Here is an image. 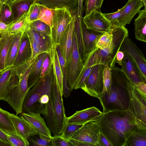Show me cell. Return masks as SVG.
<instances>
[{
    "instance_id": "cell-48",
    "label": "cell",
    "mask_w": 146,
    "mask_h": 146,
    "mask_svg": "<svg viewBox=\"0 0 146 146\" xmlns=\"http://www.w3.org/2000/svg\"><path fill=\"white\" fill-rule=\"evenodd\" d=\"M97 0H86L85 4L84 11L85 16L87 15L96 10V3Z\"/></svg>"
},
{
    "instance_id": "cell-4",
    "label": "cell",
    "mask_w": 146,
    "mask_h": 146,
    "mask_svg": "<svg viewBox=\"0 0 146 146\" xmlns=\"http://www.w3.org/2000/svg\"><path fill=\"white\" fill-rule=\"evenodd\" d=\"M53 76L52 68L48 75L40 78L29 90L23 102L22 112L30 111L42 114L44 109L39 101L43 95L50 91Z\"/></svg>"
},
{
    "instance_id": "cell-43",
    "label": "cell",
    "mask_w": 146,
    "mask_h": 146,
    "mask_svg": "<svg viewBox=\"0 0 146 146\" xmlns=\"http://www.w3.org/2000/svg\"><path fill=\"white\" fill-rule=\"evenodd\" d=\"M25 32L29 38L31 49V54L29 59L33 60L40 54L41 53L39 47L35 40L33 36L30 32L27 29Z\"/></svg>"
},
{
    "instance_id": "cell-2",
    "label": "cell",
    "mask_w": 146,
    "mask_h": 146,
    "mask_svg": "<svg viewBox=\"0 0 146 146\" xmlns=\"http://www.w3.org/2000/svg\"><path fill=\"white\" fill-rule=\"evenodd\" d=\"M111 82L109 93H102L98 98L103 113L115 110H128L129 88L131 82L121 68L115 66L111 69Z\"/></svg>"
},
{
    "instance_id": "cell-35",
    "label": "cell",
    "mask_w": 146,
    "mask_h": 146,
    "mask_svg": "<svg viewBox=\"0 0 146 146\" xmlns=\"http://www.w3.org/2000/svg\"><path fill=\"white\" fill-rule=\"evenodd\" d=\"M14 20V15L9 4L0 3V21L9 24Z\"/></svg>"
},
{
    "instance_id": "cell-6",
    "label": "cell",
    "mask_w": 146,
    "mask_h": 146,
    "mask_svg": "<svg viewBox=\"0 0 146 146\" xmlns=\"http://www.w3.org/2000/svg\"><path fill=\"white\" fill-rule=\"evenodd\" d=\"M83 66L74 30L70 56L68 63L66 66L67 84L71 91L74 89Z\"/></svg>"
},
{
    "instance_id": "cell-12",
    "label": "cell",
    "mask_w": 146,
    "mask_h": 146,
    "mask_svg": "<svg viewBox=\"0 0 146 146\" xmlns=\"http://www.w3.org/2000/svg\"><path fill=\"white\" fill-rule=\"evenodd\" d=\"M83 21L88 29L104 33L110 32L111 26L100 11L96 10L82 17Z\"/></svg>"
},
{
    "instance_id": "cell-57",
    "label": "cell",
    "mask_w": 146,
    "mask_h": 146,
    "mask_svg": "<svg viewBox=\"0 0 146 146\" xmlns=\"http://www.w3.org/2000/svg\"><path fill=\"white\" fill-rule=\"evenodd\" d=\"M13 0H6L5 2L7 4H9Z\"/></svg>"
},
{
    "instance_id": "cell-44",
    "label": "cell",
    "mask_w": 146,
    "mask_h": 146,
    "mask_svg": "<svg viewBox=\"0 0 146 146\" xmlns=\"http://www.w3.org/2000/svg\"><path fill=\"white\" fill-rule=\"evenodd\" d=\"M122 8L118 11L111 13H103L104 17L110 23L112 28L120 26L118 21V19L121 14Z\"/></svg>"
},
{
    "instance_id": "cell-51",
    "label": "cell",
    "mask_w": 146,
    "mask_h": 146,
    "mask_svg": "<svg viewBox=\"0 0 146 146\" xmlns=\"http://www.w3.org/2000/svg\"><path fill=\"white\" fill-rule=\"evenodd\" d=\"M69 140L74 146H95L92 144L73 139H70Z\"/></svg>"
},
{
    "instance_id": "cell-58",
    "label": "cell",
    "mask_w": 146,
    "mask_h": 146,
    "mask_svg": "<svg viewBox=\"0 0 146 146\" xmlns=\"http://www.w3.org/2000/svg\"><path fill=\"white\" fill-rule=\"evenodd\" d=\"M143 1L144 5V9H146V0H143Z\"/></svg>"
},
{
    "instance_id": "cell-46",
    "label": "cell",
    "mask_w": 146,
    "mask_h": 146,
    "mask_svg": "<svg viewBox=\"0 0 146 146\" xmlns=\"http://www.w3.org/2000/svg\"><path fill=\"white\" fill-rule=\"evenodd\" d=\"M51 142L52 146H74L69 139L63 138L61 135L52 136Z\"/></svg>"
},
{
    "instance_id": "cell-33",
    "label": "cell",
    "mask_w": 146,
    "mask_h": 146,
    "mask_svg": "<svg viewBox=\"0 0 146 146\" xmlns=\"http://www.w3.org/2000/svg\"><path fill=\"white\" fill-rule=\"evenodd\" d=\"M56 50L63 75V95L65 97H68L70 95L71 91L68 87L67 84L65 61L58 46L56 47Z\"/></svg>"
},
{
    "instance_id": "cell-21",
    "label": "cell",
    "mask_w": 146,
    "mask_h": 146,
    "mask_svg": "<svg viewBox=\"0 0 146 146\" xmlns=\"http://www.w3.org/2000/svg\"><path fill=\"white\" fill-rule=\"evenodd\" d=\"M38 4L48 8L56 9L66 8L72 14H77L78 0H36Z\"/></svg>"
},
{
    "instance_id": "cell-28",
    "label": "cell",
    "mask_w": 146,
    "mask_h": 146,
    "mask_svg": "<svg viewBox=\"0 0 146 146\" xmlns=\"http://www.w3.org/2000/svg\"><path fill=\"white\" fill-rule=\"evenodd\" d=\"M27 29L32 35L41 53H47L52 46L50 36L31 29L28 27Z\"/></svg>"
},
{
    "instance_id": "cell-61",
    "label": "cell",
    "mask_w": 146,
    "mask_h": 146,
    "mask_svg": "<svg viewBox=\"0 0 146 146\" xmlns=\"http://www.w3.org/2000/svg\"><path fill=\"white\" fill-rule=\"evenodd\" d=\"M1 31L0 30V33H1Z\"/></svg>"
},
{
    "instance_id": "cell-14",
    "label": "cell",
    "mask_w": 146,
    "mask_h": 146,
    "mask_svg": "<svg viewBox=\"0 0 146 146\" xmlns=\"http://www.w3.org/2000/svg\"><path fill=\"white\" fill-rule=\"evenodd\" d=\"M11 122L16 133L28 140L31 136L38 134L31 124L21 116L4 110Z\"/></svg>"
},
{
    "instance_id": "cell-3",
    "label": "cell",
    "mask_w": 146,
    "mask_h": 146,
    "mask_svg": "<svg viewBox=\"0 0 146 146\" xmlns=\"http://www.w3.org/2000/svg\"><path fill=\"white\" fill-rule=\"evenodd\" d=\"M62 96L58 85L53 80L50 99L42 114L54 135H61L66 122Z\"/></svg>"
},
{
    "instance_id": "cell-42",
    "label": "cell",
    "mask_w": 146,
    "mask_h": 146,
    "mask_svg": "<svg viewBox=\"0 0 146 146\" xmlns=\"http://www.w3.org/2000/svg\"><path fill=\"white\" fill-rule=\"evenodd\" d=\"M111 31L103 34L96 44V48L102 49L108 47L110 45L112 40Z\"/></svg>"
},
{
    "instance_id": "cell-47",
    "label": "cell",
    "mask_w": 146,
    "mask_h": 146,
    "mask_svg": "<svg viewBox=\"0 0 146 146\" xmlns=\"http://www.w3.org/2000/svg\"><path fill=\"white\" fill-rule=\"evenodd\" d=\"M36 135L31 136L29 140L32 145L35 146H52L51 141L46 140Z\"/></svg>"
},
{
    "instance_id": "cell-24",
    "label": "cell",
    "mask_w": 146,
    "mask_h": 146,
    "mask_svg": "<svg viewBox=\"0 0 146 146\" xmlns=\"http://www.w3.org/2000/svg\"><path fill=\"white\" fill-rule=\"evenodd\" d=\"M16 75L13 66L0 72V100L5 101L8 91Z\"/></svg>"
},
{
    "instance_id": "cell-41",
    "label": "cell",
    "mask_w": 146,
    "mask_h": 146,
    "mask_svg": "<svg viewBox=\"0 0 146 146\" xmlns=\"http://www.w3.org/2000/svg\"><path fill=\"white\" fill-rule=\"evenodd\" d=\"M40 12L39 5L36 1L31 5L27 12V18L29 23L38 20Z\"/></svg>"
},
{
    "instance_id": "cell-59",
    "label": "cell",
    "mask_w": 146,
    "mask_h": 146,
    "mask_svg": "<svg viewBox=\"0 0 146 146\" xmlns=\"http://www.w3.org/2000/svg\"><path fill=\"white\" fill-rule=\"evenodd\" d=\"M6 0H0V3L5 2Z\"/></svg>"
},
{
    "instance_id": "cell-7",
    "label": "cell",
    "mask_w": 146,
    "mask_h": 146,
    "mask_svg": "<svg viewBox=\"0 0 146 146\" xmlns=\"http://www.w3.org/2000/svg\"><path fill=\"white\" fill-rule=\"evenodd\" d=\"M70 11L65 8L54 9L53 24L51 28L52 45H59L61 38L72 17Z\"/></svg>"
},
{
    "instance_id": "cell-19",
    "label": "cell",
    "mask_w": 146,
    "mask_h": 146,
    "mask_svg": "<svg viewBox=\"0 0 146 146\" xmlns=\"http://www.w3.org/2000/svg\"><path fill=\"white\" fill-rule=\"evenodd\" d=\"M144 6L143 0H128L122 8L121 15L118 19L120 26L130 24L135 15Z\"/></svg>"
},
{
    "instance_id": "cell-54",
    "label": "cell",
    "mask_w": 146,
    "mask_h": 146,
    "mask_svg": "<svg viewBox=\"0 0 146 146\" xmlns=\"http://www.w3.org/2000/svg\"><path fill=\"white\" fill-rule=\"evenodd\" d=\"M83 1V0H78L77 17H82Z\"/></svg>"
},
{
    "instance_id": "cell-52",
    "label": "cell",
    "mask_w": 146,
    "mask_h": 146,
    "mask_svg": "<svg viewBox=\"0 0 146 146\" xmlns=\"http://www.w3.org/2000/svg\"><path fill=\"white\" fill-rule=\"evenodd\" d=\"M124 56V53L123 52L119 50L117 52L115 57V63L118 64L119 65L121 66L123 59Z\"/></svg>"
},
{
    "instance_id": "cell-15",
    "label": "cell",
    "mask_w": 146,
    "mask_h": 146,
    "mask_svg": "<svg viewBox=\"0 0 146 146\" xmlns=\"http://www.w3.org/2000/svg\"><path fill=\"white\" fill-rule=\"evenodd\" d=\"M72 15L71 20L61 38L58 46L65 60L66 66L68 63L70 56L72 43L73 35L77 17V14Z\"/></svg>"
},
{
    "instance_id": "cell-38",
    "label": "cell",
    "mask_w": 146,
    "mask_h": 146,
    "mask_svg": "<svg viewBox=\"0 0 146 146\" xmlns=\"http://www.w3.org/2000/svg\"><path fill=\"white\" fill-rule=\"evenodd\" d=\"M28 27L31 29L50 36L51 27L46 23L38 20L30 23Z\"/></svg>"
},
{
    "instance_id": "cell-30",
    "label": "cell",
    "mask_w": 146,
    "mask_h": 146,
    "mask_svg": "<svg viewBox=\"0 0 146 146\" xmlns=\"http://www.w3.org/2000/svg\"><path fill=\"white\" fill-rule=\"evenodd\" d=\"M27 12L24 13L9 24L8 29L6 32L15 35L20 31L26 30L29 24L27 18Z\"/></svg>"
},
{
    "instance_id": "cell-25",
    "label": "cell",
    "mask_w": 146,
    "mask_h": 146,
    "mask_svg": "<svg viewBox=\"0 0 146 146\" xmlns=\"http://www.w3.org/2000/svg\"><path fill=\"white\" fill-rule=\"evenodd\" d=\"M47 54L46 52L40 54L34 60L33 63L28 81L29 90L40 78L41 66Z\"/></svg>"
},
{
    "instance_id": "cell-11",
    "label": "cell",
    "mask_w": 146,
    "mask_h": 146,
    "mask_svg": "<svg viewBox=\"0 0 146 146\" xmlns=\"http://www.w3.org/2000/svg\"><path fill=\"white\" fill-rule=\"evenodd\" d=\"M98 120L91 121L83 124L71 139L88 143L96 146L100 132Z\"/></svg>"
},
{
    "instance_id": "cell-17",
    "label": "cell",
    "mask_w": 146,
    "mask_h": 146,
    "mask_svg": "<svg viewBox=\"0 0 146 146\" xmlns=\"http://www.w3.org/2000/svg\"><path fill=\"white\" fill-rule=\"evenodd\" d=\"M81 26L84 49L83 55L90 53L96 48V44L103 33L88 29L83 21L82 17Z\"/></svg>"
},
{
    "instance_id": "cell-9",
    "label": "cell",
    "mask_w": 146,
    "mask_h": 146,
    "mask_svg": "<svg viewBox=\"0 0 146 146\" xmlns=\"http://www.w3.org/2000/svg\"><path fill=\"white\" fill-rule=\"evenodd\" d=\"M128 110L137 119L146 123V95L139 92L131 82L129 90Z\"/></svg>"
},
{
    "instance_id": "cell-10",
    "label": "cell",
    "mask_w": 146,
    "mask_h": 146,
    "mask_svg": "<svg viewBox=\"0 0 146 146\" xmlns=\"http://www.w3.org/2000/svg\"><path fill=\"white\" fill-rule=\"evenodd\" d=\"M119 50L126 54L136 64L146 78V60L141 50L128 37L122 43Z\"/></svg>"
},
{
    "instance_id": "cell-45",
    "label": "cell",
    "mask_w": 146,
    "mask_h": 146,
    "mask_svg": "<svg viewBox=\"0 0 146 146\" xmlns=\"http://www.w3.org/2000/svg\"><path fill=\"white\" fill-rule=\"evenodd\" d=\"M52 69L51 60L49 55L47 53L41 66L40 78H43L46 76Z\"/></svg>"
},
{
    "instance_id": "cell-55",
    "label": "cell",
    "mask_w": 146,
    "mask_h": 146,
    "mask_svg": "<svg viewBox=\"0 0 146 146\" xmlns=\"http://www.w3.org/2000/svg\"><path fill=\"white\" fill-rule=\"evenodd\" d=\"M9 24L0 21V30L1 32H6L8 29Z\"/></svg>"
},
{
    "instance_id": "cell-39",
    "label": "cell",
    "mask_w": 146,
    "mask_h": 146,
    "mask_svg": "<svg viewBox=\"0 0 146 146\" xmlns=\"http://www.w3.org/2000/svg\"><path fill=\"white\" fill-rule=\"evenodd\" d=\"M8 139L11 146H29V143L28 140L16 134L8 135Z\"/></svg>"
},
{
    "instance_id": "cell-20",
    "label": "cell",
    "mask_w": 146,
    "mask_h": 146,
    "mask_svg": "<svg viewBox=\"0 0 146 146\" xmlns=\"http://www.w3.org/2000/svg\"><path fill=\"white\" fill-rule=\"evenodd\" d=\"M112 44L113 51L112 61L110 68L115 66V60L116 54L119 50L121 45L124 39L128 36L127 29L125 26H121L112 28Z\"/></svg>"
},
{
    "instance_id": "cell-62",
    "label": "cell",
    "mask_w": 146,
    "mask_h": 146,
    "mask_svg": "<svg viewBox=\"0 0 146 146\" xmlns=\"http://www.w3.org/2000/svg\"><path fill=\"white\" fill-rule=\"evenodd\" d=\"M141 0V1H142V0H143H143Z\"/></svg>"
},
{
    "instance_id": "cell-27",
    "label": "cell",
    "mask_w": 146,
    "mask_h": 146,
    "mask_svg": "<svg viewBox=\"0 0 146 146\" xmlns=\"http://www.w3.org/2000/svg\"><path fill=\"white\" fill-rule=\"evenodd\" d=\"M26 30L20 31L14 35L7 56L5 69L13 66L18 51L22 36Z\"/></svg>"
},
{
    "instance_id": "cell-22",
    "label": "cell",
    "mask_w": 146,
    "mask_h": 146,
    "mask_svg": "<svg viewBox=\"0 0 146 146\" xmlns=\"http://www.w3.org/2000/svg\"><path fill=\"white\" fill-rule=\"evenodd\" d=\"M31 54V49L30 41L25 32L22 36L13 67H17L26 62L30 58Z\"/></svg>"
},
{
    "instance_id": "cell-56",
    "label": "cell",
    "mask_w": 146,
    "mask_h": 146,
    "mask_svg": "<svg viewBox=\"0 0 146 146\" xmlns=\"http://www.w3.org/2000/svg\"><path fill=\"white\" fill-rule=\"evenodd\" d=\"M104 0H97L96 3V7L97 10L100 11V9Z\"/></svg>"
},
{
    "instance_id": "cell-49",
    "label": "cell",
    "mask_w": 146,
    "mask_h": 146,
    "mask_svg": "<svg viewBox=\"0 0 146 146\" xmlns=\"http://www.w3.org/2000/svg\"><path fill=\"white\" fill-rule=\"evenodd\" d=\"M96 146H112L109 140L100 132L98 137Z\"/></svg>"
},
{
    "instance_id": "cell-60",
    "label": "cell",
    "mask_w": 146,
    "mask_h": 146,
    "mask_svg": "<svg viewBox=\"0 0 146 146\" xmlns=\"http://www.w3.org/2000/svg\"><path fill=\"white\" fill-rule=\"evenodd\" d=\"M1 33H0V36H1Z\"/></svg>"
},
{
    "instance_id": "cell-50",
    "label": "cell",
    "mask_w": 146,
    "mask_h": 146,
    "mask_svg": "<svg viewBox=\"0 0 146 146\" xmlns=\"http://www.w3.org/2000/svg\"><path fill=\"white\" fill-rule=\"evenodd\" d=\"M136 89L143 94L146 95V83L140 82L134 86Z\"/></svg>"
},
{
    "instance_id": "cell-32",
    "label": "cell",
    "mask_w": 146,
    "mask_h": 146,
    "mask_svg": "<svg viewBox=\"0 0 146 146\" xmlns=\"http://www.w3.org/2000/svg\"><path fill=\"white\" fill-rule=\"evenodd\" d=\"M124 146H146V129L133 132L128 138Z\"/></svg>"
},
{
    "instance_id": "cell-34",
    "label": "cell",
    "mask_w": 146,
    "mask_h": 146,
    "mask_svg": "<svg viewBox=\"0 0 146 146\" xmlns=\"http://www.w3.org/2000/svg\"><path fill=\"white\" fill-rule=\"evenodd\" d=\"M0 128L8 135L16 134L13 125L4 110L0 108Z\"/></svg>"
},
{
    "instance_id": "cell-23",
    "label": "cell",
    "mask_w": 146,
    "mask_h": 146,
    "mask_svg": "<svg viewBox=\"0 0 146 146\" xmlns=\"http://www.w3.org/2000/svg\"><path fill=\"white\" fill-rule=\"evenodd\" d=\"M14 35L6 32L1 33L0 38V72L5 69L7 58Z\"/></svg>"
},
{
    "instance_id": "cell-40",
    "label": "cell",
    "mask_w": 146,
    "mask_h": 146,
    "mask_svg": "<svg viewBox=\"0 0 146 146\" xmlns=\"http://www.w3.org/2000/svg\"><path fill=\"white\" fill-rule=\"evenodd\" d=\"M104 88L102 93L108 94L110 92L111 82V76L110 68L105 66L103 72Z\"/></svg>"
},
{
    "instance_id": "cell-13",
    "label": "cell",
    "mask_w": 146,
    "mask_h": 146,
    "mask_svg": "<svg viewBox=\"0 0 146 146\" xmlns=\"http://www.w3.org/2000/svg\"><path fill=\"white\" fill-rule=\"evenodd\" d=\"M20 115L27 120L40 137L51 141V132L40 113L32 112H22Z\"/></svg>"
},
{
    "instance_id": "cell-18",
    "label": "cell",
    "mask_w": 146,
    "mask_h": 146,
    "mask_svg": "<svg viewBox=\"0 0 146 146\" xmlns=\"http://www.w3.org/2000/svg\"><path fill=\"white\" fill-rule=\"evenodd\" d=\"M121 66V69L134 86L140 82L146 83V78L136 64L125 53Z\"/></svg>"
},
{
    "instance_id": "cell-53",
    "label": "cell",
    "mask_w": 146,
    "mask_h": 146,
    "mask_svg": "<svg viewBox=\"0 0 146 146\" xmlns=\"http://www.w3.org/2000/svg\"><path fill=\"white\" fill-rule=\"evenodd\" d=\"M9 135L0 128V140L9 145L8 139Z\"/></svg>"
},
{
    "instance_id": "cell-36",
    "label": "cell",
    "mask_w": 146,
    "mask_h": 146,
    "mask_svg": "<svg viewBox=\"0 0 146 146\" xmlns=\"http://www.w3.org/2000/svg\"><path fill=\"white\" fill-rule=\"evenodd\" d=\"M40 12L38 20L46 23L51 28L52 26L53 15L54 9L48 8L39 5Z\"/></svg>"
},
{
    "instance_id": "cell-31",
    "label": "cell",
    "mask_w": 146,
    "mask_h": 146,
    "mask_svg": "<svg viewBox=\"0 0 146 146\" xmlns=\"http://www.w3.org/2000/svg\"><path fill=\"white\" fill-rule=\"evenodd\" d=\"M112 42L108 47L100 49L96 51L97 64H102L110 68L112 61L113 46Z\"/></svg>"
},
{
    "instance_id": "cell-1",
    "label": "cell",
    "mask_w": 146,
    "mask_h": 146,
    "mask_svg": "<svg viewBox=\"0 0 146 146\" xmlns=\"http://www.w3.org/2000/svg\"><path fill=\"white\" fill-rule=\"evenodd\" d=\"M98 121L100 132L112 146H124L133 132L146 129V123L136 118L129 110L103 113Z\"/></svg>"
},
{
    "instance_id": "cell-5",
    "label": "cell",
    "mask_w": 146,
    "mask_h": 146,
    "mask_svg": "<svg viewBox=\"0 0 146 146\" xmlns=\"http://www.w3.org/2000/svg\"><path fill=\"white\" fill-rule=\"evenodd\" d=\"M32 64L20 81L17 76L15 77L7 93L5 101L12 107L17 115L22 112L23 102L29 90L28 81Z\"/></svg>"
},
{
    "instance_id": "cell-26",
    "label": "cell",
    "mask_w": 146,
    "mask_h": 146,
    "mask_svg": "<svg viewBox=\"0 0 146 146\" xmlns=\"http://www.w3.org/2000/svg\"><path fill=\"white\" fill-rule=\"evenodd\" d=\"M134 20L135 37L137 40L146 42V9L140 10Z\"/></svg>"
},
{
    "instance_id": "cell-8",
    "label": "cell",
    "mask_w": 146,
    "mask_h": 146,
    "mask_svg": "<svg viewBox=\"0 0 146 146\" xmlns=\"http://www.w3.org/2000/svg\"><path fill=\"white\" fill-rule=\"evenodd\" d=\"M105 66L100 64L94 65L81 89L92 96L100 98L104 90L103 72Z\"/></svg>"
},
{
    "instance_id": "cell-16",
    "label": "cell",
    "mask_w": 146,
    "mask_h": 146,
    "mask_svg": "<svg viewBox=\"0 0 146 146\" xmlns=\"http://www.w3.org/2000/svg\"><path fill=\"white\" fill-rule=\"evenodd\" d=\"M103 113L94 106L77 111L72 115L66 118V122L84 124L92 120H98Z\"/></svg>"
},
{
    "instance_id": "cell-37",
    "label": "cell",
    "mask_w": 146,
    "mask_h": 146,
    "mask_svg": "<svg viewBox=\"0 0 146 146\" xmlns=\"http://www.w3.org/2000/svg\"><path fill=\"white\" fill-rule=\"evenodd\" d=\"M83 125L66 122L60 135L63 138L69 140Z\"/></svg>"
},
{
    "instance_id": "cell-29",
    "label": "cell",
    "mask_w": 146,
    "mask_h": 146,
    "mask_svg": "<svg viewBox=\"0 0 146 146\" xmlns=\"http://www.w3.org/2000/svg\"><path fill=\"white\" fill-rule=\"evenodd\" d=\"M36 0H14L9 5L13 13L14 20L27 12Z\"/></svg>"
}]
</instances>
